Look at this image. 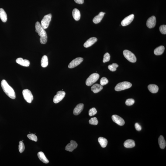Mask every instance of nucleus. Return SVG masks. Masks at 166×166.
<instances>
[{"label": "nucleus", "instance_id": "nucleus-19", "mask_svg": "<svg viewBox=\"0 0 166 166\" xmlns=\"http://www.w3.org/2000/svg\"><path fill=\"white\" fill-rule=\"evenodd\" d=\"M38 156L41 161L44 163H48L49 162L48 160L46 158L44 153L42 152H39L38 153Z\"/></svg>", "mask_w": 166, "mask_h": 166}, {"label": "nucleus", "instance_id": "nucleus-30", "mask_svg": "<svg viewBox=\"0 0 166 166\" xmlns=\"http://www.w3.org/2000/svg\"><path fill=\"white\" fill-rule=\"evenodd\" d=\"M89 123L91 125H96L98 124V121L96 118H93L90 119Z\"/></svg>", "mask_w": 166, "mask_h": 166}, {"label": "nucleus", "instance_id": "nucleus-34", "mask_svg": "<svg viewBox=\"0 0 166 166\" xmlns=\"http://www.w3.org/2000/svg\"><path fill=\"white\" fill-rule=\"evenodd\" d=\"M97 113L96 109L95 108H92L90 109L89 112V115L90 116H94Z\"/></svg>", "mask_w": 166, "mask_h": 166}, {"label": "nucleus", "instance_id": "nucleus-18", "mask_svg": "<svg viewBox=\"0 0 166 166\" xmlns=\"http://www.w3.org/2000/svg\"><path fill=\"white\" fill-rule=\"evenodd\" d=\"M104 15V13L103 12H100L99 14L95 16L94 18L93 19V22L95 24L99 23L102 20Z\"/></svg>", "mask_w": 166, "mask_h": 166}, {"label": "nucleus", "instance_id": "nucleus-23", "mask_svg": "<svg viewBox=\"0 0 166 166\" xmlns=\"http://www.w3.org/2000/svg\"><path fill=\"white\" fill-rule=\"evenodd\" d=\"M149 91L153 93H156L158 92L159 88L155 84H150L148 87Z\"/></svg>", "mask_w": 166, "mask_h": 166}, {"label": "nucleus", "instance_id": "nucleus-15", "mask_svg": "<svg viewBox=\"0 0 166 166\" xmlns=\"http://www.w3.org/2000/svg\"><path fill=\"white\" fill-rule=\"evenodd\" d=\"M16 62L18 64L24 67H29L30 63L29 60H23V59L19 58L16 59Z\"/></svg>", "mask_w": 166, "mask_h": 166}, {"label": "nucleus", "instance_id": "nucleus-36", "mask_svg": "<svg viewBox=\"0 0 166 166\" xmlns=\"http://www.w3.org/2000/svg\"><path fill=\"white\" fill-rule=\"evenodd\" d=\"M159 30L161 34H166V25H161L159 27Z\"/></svg>", "mask_w": 166, "mask_h": 166}, {"label": "nucleus", "instance_id": "nucleus-11", "mask_svg": "<svg viewBox=\"0 0 166 166\" xmlns=\"http://www.w3.org/2000/svg\"><path fill=\"white\" fill-rule=\"evenodd\" d=\"M112 119L113 122L119 126H123L125 124V122L123 119L117 115H112Z\"/></svg>", "mask_w": 166, "mask_h": 166}, {"label": "nucleus", "instance_id": "nucleus-12", "mask_svg": "<svg viewBox=\"0 0 166 166\" xmlns=\"http://www.w3.org/2000/svg\"><path fill=\"white\" fill-rule=\"evenodd\" d=\"M78 144L76 142L73 140H71L70 143L67 145L65 148V150L69 152H72L74 149L77 148Z\"/></svg>", "mask_w": 166, "mask_h": 166}, {"label": "nucleus", "instance_id": "nucleus-33", "mask_svg": "<svg viewBox=\"0 0 166 166\" xmlns=\"http://www.w3.org/2000/svg\"><path fill=\"white\" fill-rule=\"evenodd\" d=\"M109 82L108 80L105 77H102L100 81V85L102 86H104L106 85V84H107Z\"/></svg>", "mask_w": 166, "mask_h": 166}, {"label": "nucleus", "instance_id": "nucleus-13", "mask_svg": "<svg viewBox=\"0 0 166 166\" xmlns=\"http://www.w3.org/2000/svg\"><path fill=\"white\" fill-rule=\"evenodd\" d=\"M156 20L155 17L152 16L148 19L147 22V25L148 27L150 29L154 28L155 26Z\"/></svg>", "mask_w": 166, "mask_h": 166}, {"label": "nucleus", "instance_id": "nucleus-21", "mask_svg": "<svg viewBox=\"0 0 166 166\" xmlns=\"http://www.w3.org/2000/svg\"><path fill=\"white\" fill-rule=\"evenodd\" d=\"M73 17L76 21L79 20L81 17V14L80 11L77 8H75L73 10L72 12Z\"/></svg>", "mask_w": 166, "mask_h": 166}, {"label": "nucleus", "instance_id": "nucleus-22", "mask_svg": "<svg viewBox=\"0 0 166 166\" xmlns=\"http://www.w3.org/2000/svg\"><path fill=\"white\" fill-rule=\"evenodd\" d=\"M164 50V46H159L155 49L154 51V54L157 56L161 55L163 53Z\"/></svg>", "mask_w": 166, "mask_h": 166}, {"label": "nucleus", "instance_id": "nucleus-20", "mask_svg": "<svg viewBox=\"0 0 166 166\" xmlns=\"http://www.w3.org/2000/svg\"><path fill=\"white\" fill-rule=\"evenodd\" d=\"M102 86L98 84H95L91 88V90L95 93H97L100 92L103 89Z\"/></svg>", "mask_w": 166, "mask_h": 166}, {"label": "nucleus", "instance_id": "nucleus-28", "mask_svg": "<svg viewBox=\"0 0 166 166\" xmlns=\"http://www.w3.org/2000/svg\"><path fill=\"white\" fill-rule=\"evenodd\" d=\"M119 67V65L116 63H113L112 65H110L108 66V68L109 70L112 71H116L117 68Z\"/></svg>", "mask_w": 166, "mask_h": 166}, {"label": "nucleus", "instance_id": "nucleus-16", "mask_svg": "<svg viewBox=\"0 0 166 166\" xmlns=\"http://www.w3.org/2000/svg\"><path fill=\"white\" fill-rule=\"evenodd\" d=\"M84 104L82 103H80L77 105L74 108L73 111V114L74 115H78L81 113L84 109Z\"/></svg>", "mask_w": 166, "mask_h": 166}, {"label": "nucleus", "instance_id": "nucleus-27", "mask_svg": "<svg viewBox=\"0 0 166 166\" xmlns=\"http://www.w3.org/2000/svg\"><path fill=\"white\" fill-rule=\"evenodd\" d=\"M41 65L42 67H46L48 64V59L46 56H44L42 57L41 60Z\"/></svg>", "mask_w": 166, "mask_h": 166}, {"label": "nucleus", "instance_id": "nucleus-9", "mask_svg": "<svg viewBox=\"0 0 166 166\" xmlns=\"http://www.w3.org/2000/svg\"><path fill=\"white\" fill-rule=\"evenodd\" d=\"M84 60L82 58H77L73 60L69 64L68 67L69 68H73L80 64Z\"/></svg>", "mask_w": 166, "mask_h": 166}, {"label": "nucleus", "instance_id": "nucleus-8", "mask_svg": "<svg viewBox=\"0 0 166 166\" xmlns=\"http://www.w3.org/2000/svg\"><path fill=\"white\" fill-rule=\"evenodd\" d=\"M66 95L64 91H60L57 93V95H55L53 98V102L55 103H57L64 99Z\"/></svg>", "mask_w": 166, "mask_h": 166}, {"label": "nucleus", "instance_id": "nucleus-2", "mask_svg": "<svg viewBox=\"0 0 166 166\" xmlns=\"http://www.w3.org/2000/svg\"><path fill=\"white\" fill-rule=\"evenodd\" d=\"M1 86L3 90L9 98L12 99H15L16 97L15 92L12 87L10 86L5 80H3L1 82Z\"/></svg>", "mask_w": 166, "mask_h": 166}, {"label": "nucleus", "instance_id": "nucleus-6", "mask_svg": "<svg viewBox=\"0 0 166 166\" xmlns=\"http://www.w3.org/2000/svg\"><path fill=\"white\" fill-rule=\"evenodd\" d=\"M52 15L51 14L45 15L42 19L41 25L44 29L48 27L50 21L51 20Z\"/></svg>", "mask_w": 166, "mask_h": 166}, {"label": "nucleus", "instance_id": "nucleus-38", "mask_svg": "<svg viewBox=\"0 0 166 166\" xmlns=\"http://www.w3.org/2000/svg\"><path fill=\"white\" fill-rule=\"evenodd\" d=\"M75 2L77 4H82L84 3V0H74Z\"/></svg>", "mask_w": 166, "mask_h": 166}, {"label": "nucleus", "instance_id": "nucleus-10", "mask_svg": "<svg viewBox=\"0 0 166 166\" xmlns=\"http://www.w3.org/2000/svg\"><path fill=\"white\" fill-rule=\"evenodd\" d=\"M134 17V15L132 14L125 18L121 22L122 26H125L130 24L133 21Z\"/></svg>", "mask_w": 166, "mask_h": 166}, {"label": "nucleus", "instance_id": "nucleus-7", "mask_svg": "<svg viewBox=\"0 0 166 166\" xmlns=\"http://www.w3.org/2000/svg\"><path fill=\"white\" fill-rule=\"evenodd\" d=\"M22 93L25 100L29 103H31L34 99L31 92L29 90L25 89L22 91Z\"/></svg>", "mask_w": 166, "mask_h": 166}, {"label": "nucleus", "instance_id": "nucleus-1", "mask_svg": "<svg viewBox=\"0 0 166 166\" xmlns=\"http://www.w3.org/2000/svg\"><path fill=\"white\" fill-rule=\"evenodd\" d=\"M36 32L40 36V41L42 44H45L47 41V36L46 31L42 27L41 24L39 22H36L35 24Z\"/></svg>", "mask_w": 166, "mask_h": 166}, {"label": "nucleus", "instance_id": "nucleus-5", "mask_svg": "<svg viewBox=\"0 0 166 166\" xmlns=\"http://www.w3.org/2000/svg\"><path fill=\"white\" fill-rule=\"evenodd\" d=\"M125 57L130 62L134 63L137 61V59L135 55L129 50H125L123 52Z\"/></svg>", "mask_w": 166, "mask_h": 166}, {"label": "nucleus", "instance_id": "nucleus-17", "mask_svg": "<svg viewBox=\"0 0 166 166\" xmlns=\"http://www.w3.org/2000/svg\"><path fill=\"white\" fill-rule=\"evenodd\" d=\"M124 145L126 148H130L134 147L135 144L134 141L131 139H128L125 142Z\"/></svg>", "mask_w": 166, "mask_h": 166}, {"label": "nucleus", "instance_id": "nucleus-3", "mask_svg": "<svg viewBox=\"0 0 166 166\" xmlns=\"http://www.w3.org/2000/svg\"><path fill=\"white\" fill-rule=\"evenodd\" d=\"M132 86V84L130 82L128 81H123L117 84L115 87V90L117 91L124 90L130 88Z\"/></svg>", "mask_w": 166, "mask_h": 166}, {"label": "nucleus", "instance_id": "nucleus-14", "mask_svg": "<svg viewBox=\"0 0 166 166\" xmlns=\"http://www.w3.org/2000/svg\"><path fill=\"white\" fill-rule=\"evenodd\" d=\"M97 40L98 39L96 38L93 37L90 38L84 43V47L86 48L90 47L95 43Z\"/></svg>", "mask_w": 166, "mask_h": 166}, {"label": "nucleus", "instance_id": "nucleus-31", "mask_svg": "<svg viewBox=\"0 0 166 166\" xmlns=\"http://www.w3.org/2000/svg\"><path fill=\"white\" fill-rule=\"evenodd\" d=\"M25 150V146L23 142L20 141L19 142V150L20 152L22 153Z\"/></svg>", "mask_w": 166, "mask_h": 166}, {"label": "nucleus", "instance_id": "nucleus-32", "mask_svg": "<svg viewBox=\"0 0 166 166\" xmlns=\"http://www.w3.org/2000/svg\"><path fill=\"white\" fill-rule=\"evenodd\" d=\"M27 137L30 140L35 142L37 141L38 139L36 135L34 134H30L27 135Z\"/></svg>", "mask_w": 166, "mask_h": 166}, {"label": "nucleus", "instance_id": "nucleus-35", "mask_svg": "<svg viewBox=\"0 0 166 166\" xmlns=\"http://www.w3.org/2000/svg\"><path fill=\"white\" fill-rule=\"evenodd\" d=\"M135 101L134 99L132 98H129L126 100L125 103L126 105L130 106L133 105Z\"/></svg>", "mask_w": 166, "mask_h": 166}, {"label": "nucleus", "instance_id": "nucleus-24", "mask_svg": "<svg viewBox=\"0 0 166 166\" xmlns=\"http://www.w3.org/2000/svg\"><path fill=\"white\" fill-rule=\"evenodd\" d=\"M0 18L3 22H6L7 20V15L5 11L3 8L0 9Z\"/></svg>", "mask_w": 166, "mask_h": 166}, {"label": "nucleus", "instance_id": "nucleus-29", "mask_svg": "<svg viewBox=\"0 0 166 166\" xmlns=\"http://www.w3.org/2000/svg\"><path fill=\"white\" fill-rule=\"evenodd\" d=\"M110 56L109 53H106L104 55L103 62L104 63L109 62L110 60Z\"/></svg>", "mask_w": 166, "mask_h": 166}, {"label": "nucleus", "instance_id": "nucleus-25", "mask_svg": "<svg viewBox=\"0 0 166 166\" xmlns=\"http://www.w3.org/2000/svg\"><path fill=\"white\" fill-rule=\"evenodd\" d=\"M158 143L160 148L164 149L166 147V142L164 137L162 136L161 135L158 139Z\"/></svg>", "mask_w": 166, "mask_h": 166}, {"label": "nucleus", "instance_id": "nucleus-4", "mask_svg": "<svg viewBox=\"0 0 166 166\" xmlns=\"http://www.w3.org/2000/svg\"><path fill=\"white\" fill-rule=\"evenodd\" d=\"M99 78V74L94 73L89 76V77L87 79L86 81V84L87 86H90L95 83Z\"/></svg>", "mask_w": 166, "mask_h": 166}, {"label": "nucleus", "instance_id": "nucleus-26", "mask_svg": "<svg viewBox=\"0 0 166 166\" xmlns=\"http://www.w3.org/2000/svg\"><path fill=\"white\" fill-rule=\"evenodd\" d=\"M98 142L101 147L102 148H105L106 147L108 143L107 140L105 138L100 137L98 138Z\"/></svg>", "mask_w": 166, "mask_h": 166}, {"label": "nucleus", "instance_id": "nucleus-37", "mask_svg": "<svg viewBox=\"0 0 166 166\" xmlns=\"http://www.w3.org/2000/svg\"><path fill=\"white\" fill-rule=\"evenodd\" d=\"M135 127L136 130L137 131H140L142 129L141 126L139 125V123H137L135 124Z\"/></svg>", "mask_w": 166, "mask_h": 166}]
</instances>
